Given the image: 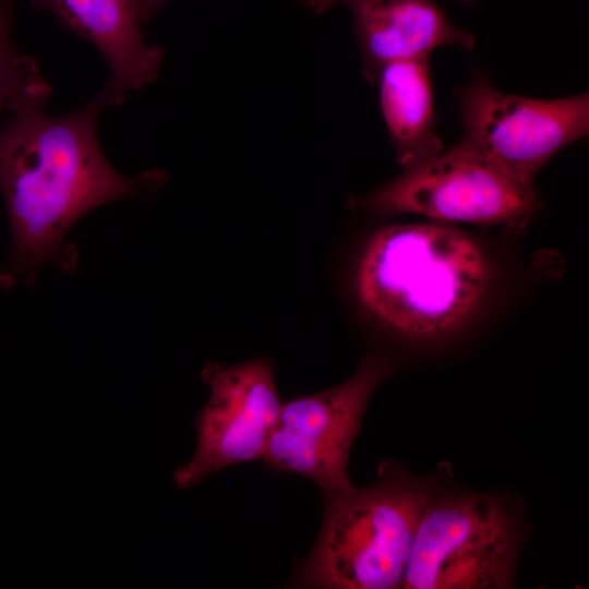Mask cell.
I'll return each instance as SVG.
<instances>
[{
  "label": "cell",
  "mask_w": 589,
  "mask_h": 589,
  "mask_svg": "<svg viewBox=\"0 0 589 589\" xmlns=\"http://www.w3.org/2000/svg\"><path fill=\"white\" fill-rule=\"evenodd\" d=\"M364 74L375 79L384 65L429 59L435 48L472 49V34L452 24L434 0H351Z\"/></svg>",
  "instance_id": "cell-9"
},
{
  "label": "cell",
  "mask_w": 589,
  "mask_h": 589,
  "mask_svg": "<svg viewBox=\"0 0 589 589\" xmlns=\"http://www.w3.org/2000/svg\"><path fill=\"white\" fill-rule=\"evenodd\" d=\"M141 22L148 21L167 0H133Z\"/></svg>",
  "instance_id": "cell-14"
},
{
  "label": "cell",
  "mask_w": 589,
  "mask_h": 589,
  "mask_svg": "<svg viewBox=\"0 0 589 589\" xmlns=\"http://www.w3.org/2000/svg\"><path fill=\"white\" fill-rule=\"evenodd\" d=\"M50 94L36 60L14 46L11 2L0 0V115L43 111Z\"/></svg>",
  "instance_id": "cell-12"
},
{
  "label": "cell",
  "mask_w": 589,
  "mask_h": 589,
  "mask_svg": "<svg viewBox=\"0 0 589 589\" xmlns=\"http://www.w3.org/2000/svg\"><path fill=\"white\" fill-rule=\"evenodd\" d=\"M351 0H299V2L313 14H321L335 4L349 3ZM470 2L471 0H462Z\"/></svg>",
  "instance_id": "cell-13"
},
{
  "label": "cell",
  "mask_w": 589,
  "mask_h": 589,
  "mask_svg": "<svg viewBox=\"0 0 589 589\" xmlns=\"http://www.w3.org/2000/svg\"><path fill=\"white\" fill-rule=\"evenodd\" d=\"M395 370L389 357L370 353L345 382L281 404L262 458L266 467L305 477L325 496L350 490L353 440L372 395Z\"/></svg>",
  "instance_id": "cell-6"
},
{
  "label": "cell",
  "mask_w": 589,
  "mask_h": 589,
  "mask_svg": "<svg viewBox=\"0 0 589 589\" xmlns=\"http://www.w3.org/2000/svg\"><path fill=\"white\" fill-rule=\"evenodd\" d=\"M440 484L390 460L380 465L372 485L325 496L321 530L298 585L401 588L421 516Z\"/></svg>",
  "instance_id": "cell-3"
},
{
  "label": "cell",
  "mask_w": 589,
  "mask_h": 589,
  "mask_svg": "<svg viewBox=\"0 0 589 589\" xmlns=\"http://www.w3.org/2000/svg\"><path fill=\"white\" fill-rule=\"evenodd\" d=\"M373 213L416 214L437 223L524 225L539 207L534 187L522 185L488 160L469 142L405 169L362 201Z\"/></svg>",
  "instance_id": "cell-5"
},
{
  "label": "cell",
  "mask_w": 589,
  "mask_h": 589,
  "mask_svg": "<svg viewBox=\"0 0 589 589\" xmlns=\"http://www.w3.org/2000/svg\"><path fill=\"white\" fill-rule=\"evenodd\" d=\"M490 279L479 245L435 221L376 230L360 255L356 289L364 308L394 332L434 340L465 324Z\"/></svg>",
  "instance_id": "cell-2"
},
{
  "label": "cell",
  "mask_w": 589,
  "mask_h": 589,
  "mask_svg": "<svg viewBox=\"0 0 589 589\" xmlns=\"http://www.w3.org/2000/svg\"><path fill=\"white\" fill-rule=\"evenodd\" d=\"M92 43L106 59L110 81L123 93L140 91L159 73L164 50L144 41L133 0H32Z\"/></svg>",
  "instance_id": "cell-10"
},
{
  "label": "cell",
  "mask_w": 589,
  "mask_h": 589,
  "mask_svg": "<svg viewBox=\"0 0 589 589\" xmlns=\"http://www.w3.org/2000/svg\"><path fill=\"white\" fill-rule=\"evenodd\" d=\"M462 137L516 182L534 187L539 170L588 135L589 95L534 99L495 88L477 72L457 89Z\"/></svg>",
  "instance_id": "cell-7"
},
{
  "label": "cell",
  "mask_w": 589,
  "mask_h": 589,
  "mask_svg": "<svg viewBox=\"0 0 589 589\" xmlns=\"http://www.w3.org/2000/svg\"><path fill=\"white\" fill-rule=\"evenodd\" d=\"M201 376L211 395L196 420L194 455L173 473L181 490L229 466L262 459L281 407L266 358L209 362Z\"/></svg>",
  "instance_id": "cell-8"
},
{
  "label": "cell",
  "mask_w": 589,
  "mask_h": 589,
  "mask_svg": "<svg viewBox=\"0 0 589 589\" xmlns=\"http://www.w3.org/2000/svg\"><path fill=\"white\" fill-rule=\"evenodd\" d=\"M522 540V515L510 500L441 483L421 516L401 588H510Z\"/></svg>",
  "instance_id": "cell-4"
},
{
  "label": "cell",
  "mask_w": 589,
  "mask_h": 589,
  "mask_svg": "<svg viewBox=\"0 0 589 589\" xmlns=\"http://www.w3.org/2000/svg\"><path fill=\"white\" fill-rule=\"evenodd\" d=\"M375 79L382 113L404 170L442 153L443 143L434 131L429 59L388 63Z\"/></svg>",
  "instance_id": "cell-11"
},
{
  "label": "cell",
  "mask_w": 589,
  "mask_h": 589,
  "mask_svg": "<svg viewBox=\"0 0 589 589\" xmlns=\"http://www.w3.org/2000/svg\"><path fill=\"white\" fill-rule=\"evenodd\" d=\"M124 93L111 81L82 109L61 117L43 111L13 116L0 130V189L12 236V255L0 285L32 278L55 262L73 266L64 237L74 223L108 202L151 189L152 172L135 178L115 170L97 139V121Z\"/></svg>",
  "instance_id": "cell-1"
}]
</instances>
